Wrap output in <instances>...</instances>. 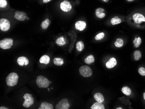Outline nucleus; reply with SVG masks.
<instances>
[{
	"label": "nucleus",
	"mask_w": 145,
	"mask_h": 109,
	"mask_svg": "<svg viewBox=\"0 0 145 109\" xmlns=\"http://www.w3.org/2000/svg\"><path fill=\"white\" fill-rule=\"evenodd\" d=\"M18 75L16 73H11L6 77V81L7 84L9 86H14L17 84L18 83Z\"/></svg>",
	"instance_id": "1"
},
{
	"label": "nucleus",
	"mask_w": 145,
	"mask_h": 109,
	"mask_svg": "<svg viewBox=\"0 0 145 109\" xmlns=\"http://www.w3.org/2000/svg\"><path fill=\"white\" fill-rule=\"evenodd\" d=\"M37 84L39 88H47L50 85V81L44 76L40 75L37 77Z\"/></svg>",
	"instance_id": "2"
},
{
	"label": "nucleus",
	"mask_w": 145,
	"mask_h": 109,
	"mask_svg": "<svg viewBox=\"0 0 145 109\" xmlns=\"http://www.w3.org/2000/svg\"><path fill=\"white\" fill-rule=\"evenodd\" d=\"M79 72L80 75L84 77H90L93 74V71L90 67L83 65L79 68Z\"/></svg>",
	"instance_id": "3"
},
{
	"label": "nucleus",
	"mask_w": 145,
	"mask_h": 109,
	"mask_svg": "<svg viewBox=\"0 0 145 109\" xmlns=\"http://www.w3.org/2000/svg\"><path fill=\"white\" fill-rule=\"evenodd\" d=\"M13 45V40L11 38H5L0 41V47L4 50L11 48Z\"/></svg>",
	"instance_id": "4"
},
{
	"label": "nucleus",
	"mask_w": 145,
	"mask_h": 109,
	"mask_svg": "<svg viewBox=\"0 0 145 109\" xmlns=\"http://www.w3.org/2000/svg\"><path fill=\"white\" fill-rule=\"evenodd\" d=\"M23 98L25 100V101L23 103V106L25 107H29L34 103V99L31 94H25Z\"/></svg>",
	"instance_id": "5"
},
{
	"label": "nucleus",
	"mask_w": 145,
	"mask_h": 109,
	"mask_svg": "<svg viewBox=\"0 0 145 109\" xmlns=\"http://www.w3.org/2000/svg\"><path fill=\"white\" fill-rule=\"evenodd\" d=\"M10 23L8 20L5 18H2L0 20V29L3 31H7L10 28Z\"/></svg>",
	"instance_id": "6"
},
{
	"label": "nucleus",
	"mask_w": 145,
	"mask_h": 109,
	"mask_svg": "<svg viewBox=\"0 0 145 109\" xmlns=\"http://www.w3.org/2000/svg\"><path fill=\"white\" fill-rule=\"evenodd\" d=\"M70 107L68 99L64 98L59 101L55 108L56 109H69Z\"/></svg>",
	"instance_id": "7"
},
{
	"label": "nucleus",
	"mask_w": 145,
	"mask_h": 109,
	"mask_svg": "<svg viewBox=\"0 0 145 109\" xmlns=\"http://www.w3.org/2000/svg\"><path fill=\"white\" fill-rule=\"evenodd\" d=\"M133 19L136 24H140L145 22V17L142 14L135 13L133 16Z\"/></svg>",
	"instance_id": "8"
},
{
	"label": "nucleus",
	"mask_w": 145,
	"mask_h": 109,
	"mask_svg": "<svg viewBox=\"0 0 145 109\" xmlns=\"http://www.w3.org/2000/svg\"><path fill=\"white\" fill-rule=\"evenodd\" d=\"M60 8L64 12H69L72 9V6L70 5V2L67 0H65L61 3Z\"/></svg>",
	"instance_id": "9"
},
{
	"label": "nucleus",
	"mask_w": 145,
	"mask_h": 109,
	"mask_svg": "<svg viewBox=\"0 0 145 109\" xmlns=\"http://www.w3.org/2000/svg\"><path fill=\"white\" fill-rule=\"evenodd\" d=\"M27 14L23 11H17L15 12L14 17L16 19L20 21H24L26 19L27 17Z\"/></svg>",
	"instance_id": "10"
},
{
	"label": "nucleus",
	"mask_w": 145,
	"mask_h": 109,
	"mask_svg": "<svg viewBox=\"0 0 145 109\" xmlns=\"http://www.w3.org/2000/svg\"><path fill=\"white\" fill-rule=\"evenodd\" d=\"M29 60L26 57L24 56L19 57L17 60V64L21 66H23L24 65L27 66L29 64Z\"/></svg>",
	"instance_id": "11"
},
{
	"label": "nucleus",
	"mask_w": 145,
	"mask_h": 109,
	"mask_svg": "<svg viewBox=\"0 0 145 109\" xmlns=\"http://www.w3.org/2000/svg\"><path fill=\"white\" fill-rule=\"evenodd\" d=\"M86 24L85 21H79L75 23V27L76 29L80 31H83L86 27Z\"/></svg>",
	"instance_id": "12"
},
{
	"label": "nucleus",
	"mask_w": 145,
	"mask_h": 109,
	"mask_svg": "<svg viewBox=\"0 0 145 109\" xmlns=\"http://www.w3.org/2000/svg\"><path fill=\"white\" fill-rule=\"evenodd\" d=\"M117 64V61L115 58H112L106 63V67L108 69H111Z\"/></svg>",
	"instance_id": "13"
},
{
	"label": "nucleus",
	"mask_w": 145,
	"mask_h": 109,
	"mask_svg": "<svg viewBox=\"0 0 145 109\" xmlns=\"http://www.w3.org/2000/svg\"><path fill=\"white\" fill-rule=\"evenodd\" d=\"M104 9L102 8H98L96 10V15L97 17L100 18H103L104 17L106 14L104 13Z\"/></svg>",
	"instance_id": "14"
},
{
	"label": "nucleus",
	"mask_w": 145,
	"mask_h": 109,
	"mask_svg": "<svg viewBox=\"0 0 145 109\" xmlns=\"http://www.w3.org/2000/svg\"><path fill=\"white\" fill-rule=\"evenodd\" d=\"M39 109H53V106L51 103H49L46 102H43L41 103L40 107L38 108Z\"/></svg>",
	"instance_id": "15"
},
{
	"label": "nucleus",
	"mask_w": 145,
	"mask_h": 109,
	"mask_svg": "<svg viewBox=\"0 0 145 109\" xmlns=\"http://www.w3.org/2000/svg\"><path fill=\"white\" fill-rule=\"evenodd\" d=\"M94 98L97 102L102 103L104 101V98L103 94L100 93H97L94 94Z\"/></svg>",
	"instance_id": "16"
},
{
	"label": "nucleus",
	"mask_w": 145,
	"mask_h": 109,
	"mask_svg": "<svg viewBox=\"0 0 145 109\" xmlns=\"http://www.w3.org/2000/svg\"><path fill=\"white\" fill-rule=\"evenodd\" d=\"M39 61L41 64H44L47 65L50 62V58L48 55H44L40 58Z\"/></svg>",
	"instance_id": "17"
},
{
	"label": "nucleus",
	"mask_w": 145,
	"mask_h": 109,
	"mask_svg": "<svg viewBox=\"0 0 145 109\" xmlns=\"http://www.w3.org/2000/svg\"><path fill=\"white\" fill-rule=\"evenodd\" d=\"M91 109H104L105 107L104 105L102 103L97 102L92 105L91 106Z\"/></svg>",
	"instance_id": "18"
},
{
	"label": "nucleus",
	"mask_w": 145,
	"mask_h": 109,
	"mask_svg": "<svg viewBox=\"0 0 145 109\" xmlns=\"http://www.w3.org/2000/svg\"><path fill=\"white\" fill-rule=\"evenodd\" d=\"M94 61H95V58L93 55H90L88 56L85 58L84 61L85 63L88 64H90L92 63H93Z\"/></svg>",
	"instance_id": "19"
},
{
	"label": "nucleus",
	"mask_w": 145,
	"mask_h": 109,
	"mask_svg": "<svg viewBox=\"0 0 145 109\" xmlns=\"http://www.w3.org/2000/svg\"><path fill=\"white\" fill-rule=\"evenodd\" d=\"M53 63L55 65L61 66L64 64V60L59 58H55L53 60Z\"/></svg>",
	"instance_id": "20"
},
{
	"label": "nucleus",
	"mask_w": 145,
	"mask_h": 109,
	"mask_svg": "<svg viewBox=\"0 0 145 109\" xmlns=\"http://www.w3.org/2000/svg\"><path fill=\"white\" fill-rule=\"evenodd\" d=\"M50 24V21L48 19H46L45 20L43 21L42 23L41 24V27L43 29L46 30L47 29Z\"/></svg>",
	"instance_id": "21"
},
{
	"label": "nucleus",
	"mask_w": 145,
	"mask_h": 109,
	"mask_svg": "<svg viewBox=\"0 0 145 109\" xmlns=\"http://www.w3.org/2000/svg\"><path fill=\"white\" fill-rule=\"evenodd\" d=\"M133 44H134V47L135 48H138L140 45L142 43V39L140 37H138L135 38V39L133 40Z\"/></svg>",
	"instance_id": "22"
},
{
	"label": "nucleus",
	"mask_w": 145,
	"mask_h": 109,
	"mask_svg": "<svg viewBox=\"0 0 145 109\" xmlns=\"http://www.w3.org/2000/svg\"><path fill=\"white\" fill-rule=\"evenodd\" d=\"M56 44L59 46H62L66 44L65 39L63 37H61L56 40Z\"/></svg>",
	"instance_id": "23"
},
{
	"label": "nucleus",
	"mask_w": 145,
	"mask_h": 109,
	"mask_svg": "<svg viewBox=\"0 0 145 109\" xmlns=\"http://www.w3.org/2000/svg\"><path fill=\"white\" fill-rule=\"evenodd\" d=\"M110 22L112 25H114L119 24L120 23H121L122 21H121V19H120L119 17L115 16L111 19Z\"/></svg>",
	"instance_id": "24"
},
{
	"label": "nucleus",
	"mask_w": 145,
	"mask_h": 109,
	"mask_svg": "<svg viewBox=\"0 0 145 109\" xmlns=\"http://www.w3.org/2000/svg\"><path fill=\"white\" fill-rule=\"evenodd\" d=\"M122 92L126 96H130L131 94V89L128 86H124L122 89Z\"/></svg>",
	"instance_id": "25"
},
{
	"label": "nucleus",
	"mask_w": 145,
	"mask_h": 109,
	"mask_svg": "<svg viewBox=\"0 0 145 109\" xmlns=\"http://www.w3.org/2000/svg\"><path fill=\"white\" fill-rule=\"evenodd\" d=\"M84 48V45L83 41H78L76 44V49L79 51H83Z\"/></svg>",
	"instance_id": "26"
},
{
	"label": "nucleus",
	"mask_w": 145,
	"mask_h": 109,
	"mask_svg": "<svg viewBox=\"0 0 145 109\" xmlns=\"http://www.w3.org/2000/svg\"><path fill=\"white\" fill-rule=\"evenodd\" d=\"M134 58L135 61L139 60L142 58V53L139 50H136L134 52Z\"/></svg>",
	"instance_id": "27"
},
{
	"label": "nucleus",
	"mask_w": 145,
	"mask_h": 109,
	"mask_svg": "<svg viewBox=\"0 0 145 109\" xmlns=\"http://www.w3.org/2000/svg\"><path fill=\"white\" fill-rule=\"evenodd\" d=\"M124 44V41L122 38H117L114 43L115 46L117 47H121Z\"/></svg>",
	"instance_id": "28"
},
{
	"label": "nucleus",
	"mask_w": 145,
	"mask_h": 109,
	"mask_svg": "<svg viewBox=\"0 0 145 109\" xmlns=\"http://www.w3.org/2000/svg\"><path fill=\"white\" fill-rule=\"evenodd\" d=\"M105 34L103 32H101L97 34L95 37V39L97 41H99L103 39L104 38Z\"/></svg>",
	"instance_id": "29"
},
{
	"label": "nucleus",
	"mask_w": 145,
	"mask_h": 109,
	"mask_svg": "<svg viewBox=\"0 0 145 109\" xmlns=\"http://www.w3.org/2000/svg\"><path fill=\"white\" fill-rule=\"evenodd\" d=\"M7 5L6 0H0V8H5Z\"/></svg>",
	"instance_id": "30"
},
{
	"label": "nucleus",
	"mask_w": 145,
	"mask_h": 109,
	"mask_svg": "<svg viewBox=\"0 0 145 109\" xmlns=\"http://www.w3.org/2000/svg\"><path fill=\"white\" fill-rule=\"evenodd\" d=\"M138 72L141 76H145V68L143 67H140L138 70Z\"/></svg>",
	"instance_id": "31"
},
{
	"label": "nucleus",
	"mask_w": 145,
	"mask_h": 109,
	"mask_svg": "<svg viewBox=\"0 0 145 109\" xmlns=\"http://www.w3.org/2000/svg\"><path fill=\"white\" fill-rule=\"evenodd\" d=\"M50 1H51V0H43V2L44 3H47L50 2Z\"/></svg>",
	"instance_id": "32"
},
{
	"label": "nucleus",
	"mask_w": 145,
	"mask_h": 109,
	"mask_svg": "<svg viewBox=\"0 0 145 109\" xmlns=\"http://www.w3.org/2000/svg\"><path fill=\"white\" fill-rule=\"evenodd\" d=\"M8 109V108L6 107H4V106H1V107H0V109Z\"/></svg>",
	"instance_id": "33"
},
{
	"label": "nucleus",
	"mask_w": 145,
	"mask_h": 109,
	"mask_svg": "<svg viewBox=\"0 0 145 109\" xmlns=\"http://www.w3.org/2000/svg\"><path fill=\"white\" fill-rule=\"evenodd\" d=\"M104 2H106V3H107L108 2H109V0H102Z\"/></svg>",
	"instance_id": "34"
},
{
	"label": "nucleus",
	"mask_w": 145,
	"mask_h": 109,
	"mask_svg": "<svg viewBox=\"0 0 145 109\" xmlns=\"http://www.w3.org/2000/svg\"><path fill=\"white\" fill-rule=\"evenodd\" d=\"M127 1L129 2H132L134 1V0H127Z\"/></svg>",
	"instance_id": "35"
},
{
	"label": "nucleus",
	"mask_w": 145,
	"mask_h": 109,
	"mask_svg": "<svg viewBox=\"0 0 145 109\" xmlns=\"http://www.w3.org/2000/svg\"><path fill=\"white\" fill-rule=\"evenodd\" d=\"M143 98L145 100V92L143 94Z\"/></svg>",
	"instance_id": "36"
},
{
	"label": "nucleus",
	"mask_w": 145,
	"mask_h": 109,
	"mask_svg": "<svg viewBox=\"0 0 145 109\" xmlns=\"http://www.w3.org/2000/svg\"><path fill=\"white\" fill-rule=\"evenodd\" d=\"M26 19L27 20H30V18H29V17H26Z\"/></svg>",
	"instance_id": "37"
},
{
	"label": "nucleus",
	"mask_w": 145,
	"mask_h": 109,
	"mask_svg": "<svg viewBox=\"0 0 145 109\" xmlns=\"http://www.w3.org/2000/svg\"><path fill=\"white\" fill-rule=\"evenodd\" d=\"M116 109H122V108L121 107H119V108H116Z\"/></svg>",
	"instance_id": "38"
},
{
	"label": "nucleus",
	"mask_w": 145,
	"mask_h": 109,
	"mask_svg": "<svg viewBox=\"0 0 145 109\" xmlns=\"http://www.w3.org/2000/svg\"><path fill=\"white\" fill-rule=\"evenodd\" d=\"M48 91H50V89H49V88H48Z\"/></svg>",
	"instance_id": "39"
},
{
	"label": "nucleus",
	"mask_w": 145,
	"mask_h": 109,
	"mask_svg": "<svg viewBox=\"0 0 145 109\" xmlns=\"http://www.w3.org/2000/svg\"><path fill=\"white\" fill-rule=\"evenodd\" d=\"M50 83H52L51 81H50Z\"/></svg>",
	"instance_id": "40"
}]
</instances>
